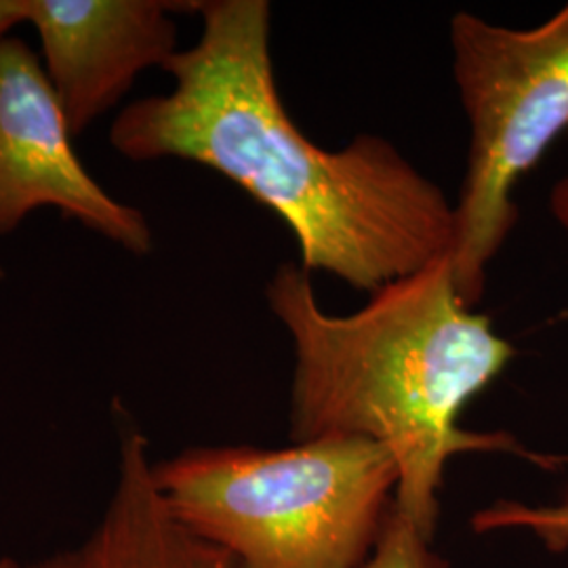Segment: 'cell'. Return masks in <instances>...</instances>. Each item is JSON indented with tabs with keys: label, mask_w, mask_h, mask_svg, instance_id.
Segmentation results:
<instances>
[{
	"label": "cell",
	"mask_w": 568,
	"mask_h": 568,
	"mask_svg": "<svg viewBox=\"0 0 568 568\" xmlns=\"http://www.w3.org/2000/svg\"><path fill=\"white\" fill-rule=\"evenodd\" d=\"M194 47L163 68L173 89L122 110L110 143L129 161L204 164L274 211L305 272L375 293L450 253L455 204L384 138L342 150L305 138L286 112L265 0L199 2Z\"/></svg>",
	"instance_id": "1"
},
{
	"label": "cell",
	"mask_w": 568,
	"mask_h": 568,
	"mask_svg": "<svg viewBox=\"0 0 568 568\" xmlns=\"http://www.w3.org/2000/svg\"><path fill=\"white\" fill-rule=\"evenodd\" d=\"M265 300L295 349L293 443L358 436L386 447L398 466L394 508L429 539L450 457L501 450L541 467L568 466V457L528 450L504 432L459 426L467 403L516 349L462 300L448 253L377 288L352 314L326 312L300 265H281Z\"/></svg>",
	"instance_id": "2"
},
{
	"label": "cell",
	"mask_w": 568,
	"mask_h": 568,
	"mask_svg": "<svg viewBox=\"0 0 568 568\" xmlns=\"http://www.w3.org/2000/svg\"><path fill=\"white\" fill-rule=\"evenodd\" d=\"M173 518L239 568H363L396 501L379 443L325 436L286 448L199 447L154 464Z\"/></svg>",
	"instance_id": "3"
},
{
	"label": "cell",
	"mask_w": 568,
	"mask_h": 568,
	"mask_svg": "<svg viewBox=\"0 0 568 568\" xmlns=\"http://www.w3.org/2000/svg\"><path fill=\"white\" fill-rule=\"evenodd\" d=\"M448 39L469 129L448 255L457 291L474 307L483 300L488 265L518 224L516 185L568 133V2L532 28L457 11Z\"/></svg>",
	"instance_id": "4"
},
{
	"label": "cell",
	"mask_w": 568,
	"mask_h": 568,
	"mask_svg": "<svg viewBox=\"0 0 568 568\" xmlns=\"http://www.w3.org/2000/svg\"><path fill=\"white\" fill-rule=\"evenodd\" d=\"M41 206L60 209L135 255L152 251L142 213L114 201L82 166L37 53L7 34L0 37V234Z\"/></svg>",
	"instance_id": "5"
},
{
	"label": "cell",
	"mask_w": 568,
	"mask_h": 568,
	"mask_svg": "<svg viewBox=\"0 0 568 568\" xmlns=\"http://www.w3.org/2000/svg\"><path fill=\"white\" fill-rule=\"evenodd\" d=\"M196 2L21 0L39 34L42 68L72 138L105 114L152 65L178 53L173 13Z\"/></svg>",
	"instance_id": "6"
},
{
	"label": "cell",
	"mask_w": 568,
	"mask_h": 568,
	"mask_svg": "<svg viewBox=\"0 0 568 568\" xmlns=\"http://www.w3.org/2000/svg\"><path fill=\"white\" fill-rule=\"evenodd\" d=\"M28 568H239L222 549L183 528L154 480L148 440L122 429L119 474L100 520L81 544Z\"/></svg>",
	"instance_id": "7"
},
{
	"label": "cell",
	"mask_w": 568,
	"mask_h": 568,
	"mask_svg": "<svg viewBox=\"0 0 568 568\" xmlns=\"http://www.w3.org/2000/svg\"><path fill=\"white\" fill-rule=\"evenodd\" d=\"M478 532L501 528H527L535 532L551 551L568 548V499L554 508H530L516 501H499L471 518Z\"/></svg>",
	"instance_id": "8"
},
{
	"label": "cell",
	"mask_w": 568,
	"mask_h": 568,
	"mask_svg": "<svg viewBox=\"0 0 568 568\" xmlns=\"http://www.w3.org/2000/svg\"><path fill=\"white\" fill-rule=\"evenodd\" d=\"M429 541L405 514L394 508L363 568H448L447 560L429 548Z\"/></svg>",
	"instance_id": "9"
},
{
	"label": "cell",
	"mask_w": 568,
	"mask_h": 568,
	"mask_svg": "<svg viewBox=\"0 0 568 568\" xmlns=\"http://www.w3.org/2000/svg\"><path fill=\"white\" fill-rule=\"evenodd\" d=\"M549 211L554 220L568 232V178L554 183L549 194Z\"/></svg>",
	"instance_id": "10"
},
{
	"label": "cell",
	"mask_w": 568,
	"mask_h": 568,
	"mask_svg": "<svg viewBox=\"0 0 568 568\" xmlns=\"http://www.w3.org/2000/svg\"><path fill=\"white\" fill-rule=\"evenodd\" d=\"M23 21L21 0H0V37H7L9 30Z\"/></svg>",
	"instance_id": "11"
},
{
	"label": "cell",
	"mask_w": 568,
	"mask_h": 568,
	"mask_svg": "<svg viewBox=\"0 0 568 568\" xmlns=\"http://www.w3.org/2000/svg\"><path fill=\"white\" fill-rule=\"evenodd\" d=\"M0 568H21L13 558H7V556H2L0 558Z\"/></svg>",
	"instance_id": "12"
},
{
	"label": "cell",
	"mask_w": 568,
	"mask_h": 568,
	"mask_svg": "<svg viewBox=\"0 0 568 568\" xmlns=\"http://www.w3.org/2000/svg\"><path fill=\"white\" fill-rule=\"evenodd\" d=\"M0 278H2V267H0Z\"/></svg>",
	"instance_id": "13"
}]
</instances>
